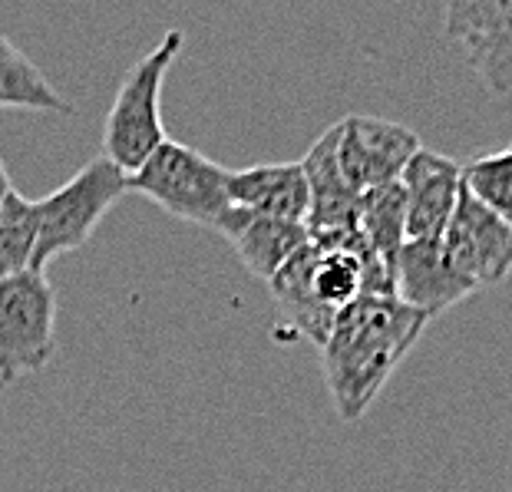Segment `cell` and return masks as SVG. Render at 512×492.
<instances>
[{
    "mask_svg": "<svg viewBox=\"0 0 512 492\" xmlns=\"http://www.w3.org/2000/svg\"><path fill=\"white\" fill-rule=\"evenodd\" d=\"M430 321L433 317L403 304L397 294H361L337 314L328 341L321 344L324 384L337 417L344 423L364 417Z\"/></svg>",
    "mask_w": 512,
    "mask_h": 492,
    "instance_id": "cell-1",
    "label": "cell"
},
{
    "mask_svg": "<svg viewBox=\"0 0 512 492\" xmlns=\"http://www.w3.org/2000/svg\"><path fill=\"white\" fill-rule=\"evenodd\" d=\"M268 284L285 321L321 347L337 314L351 308L361 294H394V271L370 251L361 235L347 232L308 238V245Z\"/></svg>",
    "mask_w": 512,
    "mask_h": 492,
    "instance_id": "cell-2",
    "label": "cell"
},
{
    "mask_svg": "<svg viewBox=\"0 0 512 492\" xmlns=\"http://www.w3.org/2000/svg\"><path fill=\"white\" fill-rule=\"evenodd\" d=\"M182 43V30H169L146 57H139L129 67L113 96L103 123V159H110L126 176L143 169V162L169 139L166 126H162V86L182 53Z\"/></svg>",
    "mask_w": 512,
    "mask_h": 492,
    "instance_id": "cell-3",
    "label": "cell"
},
{
    "mask_svg": "<svg viewBox=\"0 0 512 492\" xmlns=\"http://www.w3.org/2000/svg\"><path fill=\"white\" fill-rule=\"evenodd\" d=\"M228 172L232 169H222L219 162L202 156L199 149L166 139L143 162V169L126 176V185L129 192L156 202L172 218L215 232V225L232 209V202H228Z\"/></svg>",
    "mask_w": 512,
    "mask_h": 492,
    "instance_id": "cell-4",
    "label": "cell"
},
{
    "mask_svg": "<svg viewBox=\"0 0 512 492\" xmlns=\"http://www.w3.org/2000/svg\"><path fill=\"white\" fill-rule=\"evenodd\" d=\"M129 192L126 172L110 159H90L60 189L37 202V251L34 271H47L53 258L83 248L93 238L106 212Z\"/></svg>",
    "mask_w": 512,
    "mask_h": 492,
    "instance_id": "cell-5",
    "label": "cell"
},
{
    "mask_svg": "<svg viewBox=\"0 0 512 492\" xmlns=\"http://www.w3.org/2000/svg\"><path fill=\"white\" fill-rule=\"evenodd\" d=\"M57 354V291L47 271L0 281V384L40 374Z\"/></svg>",
    "mask_w": 512,
    "mask_h": 492,
    "instance_id": "cell-6",
    "label": "cell"
},
{
    "mask_svg": "<svg viewBox=\"0 0 512 492\" xmlns=\"http://www.w3.org/2000/svg\"><path fill=\"white\" fill-rule=\"evenodd\" d=\"M420 136L380 116H344L337 123V166L354 192H370L400 182L417 156Z\"/></svg>",
    "mask_w": 512,
    "mask_h": 492,
    "instance_id": "cell-7",
    "label": "cell"
},
{
    "mask_svg": "<svg viewBox=\"0 0 512 492\" xmlns=\"http://www.w3.org/2000/svg\"><path fill=\"white\" fill-rule=\"evenodd\" d=\"M443 251L453 268L479 291L493 288V284H503L512 271V225L463 189L443 232Z\"/></svg>",
    "mask_w": 512,
    "mask_h": 492,
    "instance_id": "cell-8",
    "label": "cell"
},
{
    "mask_svg": "<svg viewBox=\"0 0 512 492\" xmlns=\"http://www.w3.org/2000/svg\"><path fill=\"white\" fill-rule=\"evenodd\" d=\"M446 37L493 96L512 93V0L446 7Z\"/></svg>",
    "mask_w": 512,
    "mask_h": 492,
    "instance_id": "cell-9",
    "label": "cell"
},
{
    "mask_svg": "<svg viewBox=\"0 0 512 492\" xmlns=\"http://www.w3.org/2000/svg\"><path fill=\"white\" fill-rule=\"evenodd\" d=\"M407 242H437L463 192V166L433 149H420L400 176Z\"/></svg>",
    "mask_w": 512,
    "mask_h": 492,
    "instance_id": "cell-10",
    "label": "cell"
},
{
    "mask_svg": "<svg viewBox=\"0 0 512 492\" xmlns=\"http://www.w3.org/2000/svg\"><path fill=\"white\" fill-rule=\"evenodd\" d=\"M476 291V284L466 281L453 268V261L446 258L443 238H437V242H403L394 265V294L403 304L423 311L427 317H437L440 311L466 301Z\"/></svg>",
    "mask_w": 512,
    "mask_h": 492,
    "instance_id": "cell-11",
    "label": "cell"
},
{
    "mask_svg": "<svg viewBox=\"0 0 512 492\" xmlns=\"http://www.w3.org/2000/svg\"><path fill=\"white\" fill-rule=\"evenodd\" d=\"M304 179H308L311 209H308V228L311 238H331L357 232V202L361 192L347 185L341 166H337V123L311 142V149L301 159Z\"/></svg>",
    "mask_w": 512,
    "mask_h": 492,
    "instance_id": "cell-12",
    "label": "cell"
},
{
    "mask_svg": "<svg viewBox=\"0 0 512 492\" xmlns=\"http://www.w3.org/2000/svg\"><path fill=\"white\" fill-rule=\"evenodd\" d=\"M215 232L232 242L242 265L255 278L271 281L298 251L308 245V228L298 222H281V218L255 215L245 209H228L225 218L215 225Z\"/></svg>",
    "mask_w": 512,
    "mask_h": 492,
    "instance_id": "cell-13",
    "label": "cell"
},
{
    "mask_svg": "<svg viewBox=\"0 0 512 492\" xmlns=\"http://www.w3.org/2000/svg\"><path fill=\"white\" fill-rule=\"evenodd\" d=\"M228 202L235 209L304 225L311 209V192L301 162H268V166L228 172Z\"/></svg>",
    "mask_w": 512,
    "mask_h": 492,
    "instance_id": "cell-14",
    "label": "cell"
},
{
    "mask_svg": "<svg viewBox=\"0 0 512 492\" xmlns=\"http://www.w3.org/2000/svg\"><path fill=\"white\" fill-rule=\"evenodd\" d=\"M357 235L394 271L400 248L407 242V212H403L400 182L361 192V202H357Z\"/></svg>",
    "mask_w": 512,
    "mask_h": 492,
    "instance_id": "cell-15",
    "label": "cell"
},
{
    "mask_svg": "<svg viewBox=\"0 0 512 492\" xmlns=\"http://www.w3.org/2000/svg\"><path fill=\"white\" fill-rule=\"evenodd\" d=\"M0 106L73 113V106L53 90L47 76H43L4 34H0Z\"/></svg>",
    "mask_w": 512,
    "mask_h": 492,
    "instance_id": "cell-16",
    "label": "cell"
},
{
    "mask_svg": "<svg viewBox=\"0 0 512 492\" xmlns=\"http://www.w3.org/2000/svg\"><path fill=\"white\" fill-rule=\"evenodd\" d=\"M37 251V202L17 189L0 205V281L34 271Z\"/></svg>",
    "mask_w": 512,
    "mask_h": 492,
    "instance_id": "cell-17",
    "label": "cell"
},
{
    "mask_svg": "<svg viewBox=\"0 0 512 492\" xmlns=\"http://www.w3.org/2000/svg\"><path fill=\"white\" fill-rule=\"evenodd\" d=\"M463 189L512 225V146L479 152L466 162Z\"/></svg>",
    "mask_w": 512,
    "mask_h": 492,
    "instance_id": "cell-18",
    "label": "cell"
},
{
    "mask_svg": "<svg viewBox=\"0 0 512 492\" xmlns=\"http://www.w3.org/2000/svg\"><path fill=\"white\" fill-rule=\"evenodd\" d=\"M10 192H14V185H10L7 166H4V159H0V205H4V199H7Z\"/></svg>",
    "mask_w": 512,
    "mask_h": 492,
    "instance_id": "cell-19",
    "label": "cell"
}]
</instances>
